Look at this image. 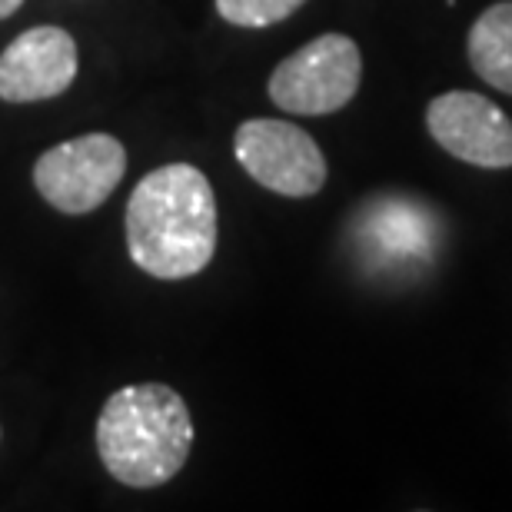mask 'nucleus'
Returning a JSON list of instances; mask_svg holds the SVG:
<instances>
[{
  "mask_svg": "<svg viewBox=\"0 0 512 512\" xmlns=\"http://www.w3.org/2000/svg\"><path fill=\"white\" fill-rule=\"evenodd\" d=\"M127 253L157 280H190L217 253V197L193 163L150 170L127 200Z\"/></svg>",
  "mask_w": 512,
  "mask_h": 512,
  "instance_id": "obj_1",
  "label": "nucleus"
},
{
  "mask_svg": "<svg viewBox=\"0 0 512 512\" xmlns=\"http://www.w3.org/2000/svg\"><path fill=\"white\" fill-rule=\"evenodd\" d=\"M193 419L183 396L167 383L117 389L100 409L97 453L117 483L130 489L167 486L187 466Z\"/></svg>",
  "mask_w": 512,
  "mask_h": 512,
  "instance_id": "obj_2",
  "label": "nucleus"
},
{
  "mask_svg": "<svg viewBox=\"0 0 512 512\" xmlns=\"http://www.w3.org/2000/svg\"><path fill=\"white\" fill-rule=\"evenodd\" d=\"M363 80V54L353 37L323 34L276 64L270 74V100L286 114L326 117L356 97Z\"/></svg>",
  "mask_w": 512,
  "mask_h": 512,
  "instance_id": "obj_3",
  "label": "nucleus"
},
{
  "mask_svg": "<svg viewBox=\"0 0 512 512\" xmlns=\"http://www.w3.org/2000/svg\"><path fill=\"white\" fill-rule=\"evenodd\" d=\"M127 173V150L110 133H84L44 150L34 163V187L54 210L84 217L104 207Z\"/></svg>",
  "mask_w": 512,
  "mask_h": 512,
  "instance_id": "obj_4",
  "label": "nucleus"
},
{
  "mask_svg": "<svg viewBox=\"0 0 512 512\" xmlns=\"http://www.w3.org/2000/svg\"><path fill=\"white\" fill-rule=\"evenodd\" d=\"M233 153L250 180L280 197H316L326 183V157L320 143L290 120H243L233 137Z\"/></svg>",
  "mask_w": 512,
  "mask_h": 512,
  "instance_id": "obj_5",
  "label": "nucleus"
},
{
  "mask_svg": "<svg viewBox=\"0 0 512 512\" xmlns=\"http://www.w3.org/2000/svg\"><path fill=\"white\" fill-rule=\"evenodd\" d=\"M426 127L446 153L483 170L512 167V120L473 90H449L429 100Z\"/></svg>",
  "mask_w": 512,
  "mask_h": 512,
  "instance_id": "obj_6",
  "label": "nucleus"
},
{
  "mask_svg": "<svg viewBox=\"0 0 512 512\" xmlns=\"http://www.w3.org/2000/svg\"><path fill=\"white\" fill-rule=\"evenodd\" d=\"M356 240L373 266H389V270L426 266L443 240V223L429 203L396 193L366 203L356 220Z\"/></svg>",
  "mask_w": 512,
  "mask_h": 512,
  "instance_id": "obj_7",
  "label": "nucleus"
},
{
  "mask_svg": "<svg viewBox=\"0 0 512 512\" xmlns=\"http://www.w3.org/2000/svg\"><path fill=\"white\" fill-rule=\"evenodd\" d=\"M77 40L64 27H30L0 54V100L37 104L67 94L77 80Z\"/></svg>",
  "mask_w": 512,
  "mask_h": 512,
  "instance_id": "obj_8",
  "label": "nucleus"
},
{
  "mask_svg": "<svg viewBox=\"0 0 512 512\" xmlns=\"http://www.w3.org/2000/svg\"><path fill=\"white\" fill-rule=\"evenodd\" d=\"M466 54L476 77L512 97V0H499L473 20Z\"/></svg>",
  "mask_w": 512,
  "mask_h": 512,
  "instance_id": "obj_9",
  "label": "nucleus"
},
{
  "mask_svg": "<svg viewBox=\"0 0 512 512\" xmlns=\"http://www.w3.org/2000/svg\"><path fill=\"white\" fill-rule=\"evenodd\" d=\"M306 0H217V14L233 27H270L293 17Z\"/></svg>",
  "mask_w": 512,
  "mask_h": 512,
  "instance_id": "obj_10",
  "label": "nucleus"
},
{
  "mask_svg": "<svg viewBox=\"0 0 512 512\" xmlns=\"http://www.w3.org/2000/svg\"><path fill=\"white\" fill-rule=\"evenodd\" d=\"M24 0H0V20H7L10 14H17Z\"/></svg>",
  "mask_w": 512,
  "mask_h": 512,
  "instance_id": "obj_11",
  "label": "nucleus"
}]
</instances>
